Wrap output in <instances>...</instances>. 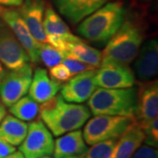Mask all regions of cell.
I'll return each instance as SVG.
<instances>
[{
    "instance_id": "cell-31",
    "label": "cell",
    "mask_w": 158,
    "mask_h": 158,
    "mask_svg": "<svg viewBox=\"0 0 158 158\" xmlns=\"http://www.w3.org/2000/svg\"><path fill=\"white\" fill-rule=\"evenodd\" d=\"M5 158H25L24 157V156H23V154L19 150V151H14L13 153H11L10 155H8L7 156H6Z\"/></svg>"
},
{
    "instance_id": "cell-15",
    "label": "cell",
    "mask_w": 158,
    "mask_h": 158,
    "mask_svg": "<svg viewBox=\"0 0 158 158\" xmlns=\"http://www.w3.org/2000/svg\"><path fill=\"white\" fill-rule=\"evenodd\" d=\"M135 69L138 78L148 82L156 77L158 71V41L156 39L148 40L141 47L137 55Z\"/></svg>"
},
{
    "instance_id": "cell-14",
    "label": "cell",
    "mask_w": 158,
    "mask_h": 158,
    "mask_svg": "<svg viewBox=\"0 0 158 158\" xmlns=\"http://www.w3.org/2000/svg\"><path fill=\"white\" fill-rule=\"evenodd\" d=\"M108 0H54L62 16L72 24L80 23L104 6Z\"/></svg>"
},
{
    "instance_id": "cell-35",
    "label": "cell",
    "mask_w": 158,
    "mask_h": 158,
    "mask_svg": "<svg viewBox=\"0 0 158 158\" xmlns=\"http://www.w3.org/2000/svg\"><path fill=\"white\" fill-rule=\"evenodd\" d=\"M40 158H53V157H51L50 156H42V157H40Z\"/></svg>"
},
{
    "instance_id": "cell-30",
    "label": "cell",
    "mask_w": 158,
    "mask_h": 158,
    "mask_svg": "<svg viewBox=\"0 0 158 158\" xmlns=\"http://www.w3.org/2000/svg\"><path fill=\"white\" fill-rule=\"evenodd\" d=\"M25 0H0V6L6 7H19Z\"/></svg>"
},
{
    "instance_id": "cell-4",
    "label": "cell",
    "mask_w": 158,
    "mask_h": 158,
    "mask_svg": "<svg viewBox=\"0 0 158 158\" xmlns=\"http://www.w3.org/2000/svg\"><path fill=\"white\" fill-rule=\"evenodd\" d=\"M137 90L135 87L126 89L97 88L87 100L88 106L94 115L126 116L134 118Z\"/></svg>"
},
{
    "instance_id": "cell-32",
    "label": "cell",
    "mask_w": 158,
    "mask_h": 158,
    "mask_svg": "<svg viewBox=\"0 0 158 158\" xmlns=\"http://www.w3.org/2000/svg\"><path fill=\"white\" fill-rule=\"evenodd\" d=\"M6 115V106L2 104V103H0V123H1V121L3 120V118H5V116Z\"/></svg>"
},
{
    "instance_id": "cell-10",
    "label": "cell",
    "mask_w": 158,
    "mask_h": 158,
    "mask_svg": "<svg viewBox=\"0 0 158 158\" xmlns=\"http://www.w3.org/2000/svg\"><path fill=\"white\" fill-rule=\"evenodd\" d=\"M158 82L152 80L144 82L137 90L136 107L134 121L140 127L157 118Z\"/></svg>"
},
{
    "instance_id": "cell-20",
    "label": "cell",
    "mask_w": 158,
    "mask_h": 158,
    "mask_svg": "<svg viewBox=\"0 0 158 158\" xmlns=\"http://www.w3.org/2000/svg\"><path fill=\"white\" fill-rule=\"evenodd\" d=\"M67 56L75 58L93 69L98 68L101 65V51L87 45L82 40L76 42H68L65 53V57Z\"/></svg>"
},
{
    "instance_id": "cell-26",
    "label": "cell",
    "mask_w": 158,
    "mask_h": 158,
    "mask_svg": "<svg viewBox=\"0 0 158 158\" xmlns=\"http://www.w3.org/2000/svg\"><path fill=\"white\" fill-rule=\"evenodd\" d=\"M49 75L51 78L58 83H65L73 77L69 69L62 63L50 68Z\"/></svg>"
},
{
    "instance_id": "cell-29",
    "label": "cell",
    "mask_w": 158,
    "mask_h": 158,
    "mask_svg": "<svg viewBox=\"0 0 158 158\" xmlns=\"http://www.w3.org/2000/svg\"><path fill=\"white\" fill-rule=\"evenodd\" d=\"M16 151V148L0 140V158H5L8 155Z\"/></svg>"
},
{
    "instance_id": "cell-6",
    "label": "cell",
    "mask_w": 158,
    "mask_h": 158,
    "mask_svg": "<svg viewBox=\"0 0 158 158\" xmlns=\"http://www.w3.org/2000/svg\"><path fill=\"white\" fill-rule=\"evenodd\" d=\"M33 77L32 66L28 63L17 69L6 70L0 80V99L6 107H10L26 96Z\"/></svg>"
},
{
    "instance_id": "cell-13",
    "label": "cell",
    "mask_w": 158,
    "mask_h": 158,
    "mask_svg": "<svg viewBox=\"0 0 158 158\" xmlns=\"http://www.w3.org/2000/svg\"><path fill=\"white\" fill-rule=\"evenodd\" d=\"M44 7V0H25L18 9L33 37L40 44L46 43V34L43 28Z\"/></svg>"
},
{
    "instance_id": "cell-9",
    "label": "cell",
    "mask_w": 158,
    "mask_h": 158,
    "mask_svg": "<svg viewBox=\"0 0 158 158\" xmlns=\"http://www.w3.org/2000/svg\"><path fill=\"white\" fill-rule=\"evenodd\" d=\"M29 61L27 51L0 18V62L7 69H17L28 63Z\"/></svg>"
},
{
    "instance_id": "cell-28",
    "label": "cell",
    "mask_w": 158,
    "mask_h": 158,
    "mask_svg": "<svg viewBox=\"0 0 158 158\" xmlns=\"http://www.w3.org/2000/svg\"><path fill=\"white\" fill-rule=\"evenodd\" d=\"M131 158H158L157 149L147 144L141 145Z\"/></svg>"
},
{
    "instance_id": "cell-33",
    "label": "cell",
    "mask_w": 158,
    "mask_h": 158,
    "mask_svg": "<svg viewBox=\"0 0 158 158\" xmlns=\"http://www.w3.org/2000/svg\"><path fill=\"white\" fill-rule=\"evenodd\" d=\"M6 69L4 68V66H3V64L0 62V80L2 79V77H4V75L6 73Z\"/></svg>"
},
{
    "instance_id": "cell-8",
    "label": "cell",
    "mask_w": 158,
    "mask_h": 158,
    "mask_svg": "<svg viewBox=\"0 0 158 158\" xmlns=\"http://www.w3.org/2000/svg\"><path fill=\"white\" fill-rule=\"evenodd\" d=\"M0 18L10 27L18 40L27 51L30 61L38 63L40 43L33 37L18 9L0 6Z\"/></svg>"
},
{
    "instance_id": "cell-25",
    "label": "cell",
    "mask_w": 158,
    "mask_h": 158,
    "mask_svg": "<svg viewBox=\"0 0 158 158\" xmlns=\"http://www.w3.org/2000/svg\"><path fill=\"white\" fill-rule=\"evenodd\" d=\"M143 130L145 138L144 142L148 146L157 147L158 144V118H154L146 125L141 127Z\"/></svg>"
},
{
    "instance_id": "cell-7",
    "label": "cell",
    "mask_w": 158,
    "mask_h": 158,
    "mask_svg": "<svg viewBox=\"0 0 158 158\" xmlns=\"http://www.w3.org/2000/svg\"><path fill=\"white\" fill-rule=\"evenodd\" d=\"M55 141L45 124L39 119L28 125L26 138L19 145V151L25 158H40L51 156L54 151Z\"/></svg>"
},
{
    "instance_id": "cell-27",
    "label": "cell",
    "mask_w": 158,
    "mask_h": 158,
    "mask_svg": "<svg viewBox=\"0 0 158 158\" xmlns=\"http://www.w3.org/2000/svg\"><path fill=\"white\" fill-rule=\"evenodd\" d=\"M62 63L64 64L69 69V70L70 71V73L72 74V76H75L77 74L84 72V71H86V70H89V69H94L89 65L85 64L84 62H80V61L75 59V58H72V57H65L62 60Z\"/></svg>"
},
{
    "instance_id": "cell-11",
    "label": "cell",
    "mask_w": 158,
    "mask_h": 158,
    "mask_svg": "<svg viewBox=\"0 0 158 158\" xmlns=\"http://www.w3.org/2000/svg\"><path fill=\"white\" fill-rule=\"evenodd\" d=\"M95 69H89L73 76L61 87V96L69 103L81 104L87 101L95 91Z\"/></svg>"
},
{
    "instance_id": "cell-24",
    "label": "cell",
    "mask_w": 158,
    "mask_h": 158,
    "mask_svg": "<svg viewBox=\"0 0 158 158\" xmlns=\"http://www.w3.org/2000/svg\"><path fill=\"white\" fill-rule=\"evenodd\" d=\"M118 138L99 141L91 145L85 153V158H111Z\"/></svg>"
},
{
    "instance_id": "cell-5",
    "label": "cell",
    "mask_w": 158,
    "mask_h": 158,
    "mask_svg": "<svg viewBox=\"0 0 158 158\" xmlns=\"http://www.w3.org/2000/svg\"><path fill=\"white\" fill-rule=\"evenodd\" d=\"M133 122L134 118L131 117L95 115L85 126L83 136L85 143L93 145L99 141L118 138Z\"/></svg>"
},
{
    "instance_id": "cell-34",
    "label": "cell",
    "mask_w": 158,
    "mask_h": 158,
    "mask_svg": "<svg viewBox=\"0 0 158 158\" xmlns=\"http://www.w3.org/2000/svg\"><path fill=\"white\" fill-rule=\"evenodd\" d=\"M66 158H85V157H84L83 156H69V157H66Z\"/></svg>"
},
{
    "instance_id": "cell-17",
    "label": "cell",
    "mask_w": 158,
    "mask_h": 158,
    "mask_svg": "<svg viewBox=\"0 0 158 158\" xmlns=\"http://www.w3.org/2000/svg\"><path fill=\"white\" fill-rule=\"evenodd\" d=\"M83 132L81 130H74L66 133L62 137L55 141L53 158H66L75 156H84L87 152Z\"/></svg>"
},
{
    "instance_id": "cell-3",
    "label": "cell",
    "mask_w": 158,
    "mask_h": 158,
    "mask_svg": "<svg viewBox=\"0 0 158 158\" xmlns=\"http://www.w3.org/2000/svg\"><path fill=\"white\" fill-rule=\"evenodd\" d=\"M143 40L140 27L130 19H125L118 31L108 40L102 52L100 66H128L137 56Z\"/></svg>"
},
{
    "instance_id": "cell-16",
    "label": "cell",
    "mask_w": 158,
    "mask_h": 158,
    "mask_svg": "<svg viewBox=\"0 0 158 158\" xmlns=\"http://www.w3.org/2000/svg\"><path fill=\"white\" fill-rule=\"evenodd\" d=\"M61 87V83L49 77L46 69L38 68L33 74L28 90L29 97L38 104H42L57 95Z\"/></svg>"
},
{
    "instance_id": "cell-21",
    "label": "cell",
    "mask_w": 158,
    "mask_h": 158,
    "mask_svg": "<svg viewBox=\"0 0 158 158\" xmlns=\"http://www.w3.org/2000/svg\"><path fill=\"white\" fill-rule=\"evenodd\" d=\"M43 28L46 35H56L68 42H76L81 39L73 34L51 6H48L45 10V15L43 18Z\"/></svg>"
},
{
    "instance_id": "cell-23",
    "label": "cell",
    "mask_w": 158,
    "mask_h": 158,
    "mask_svg": "<svg viewBox=\"0 0 158 158\" xmlns=\"http://www.w3.org/2000/svg\"><path fill=\"white\" fill-rule=\"evenodd\" d=\"M39 58L46 67L50 69L62 63L65 54L48 43H42L39 51Z\"/></svg>"
},
{
    "instance_id": "cell-22",
    "label": "cell",
    "mask_w": 158,
    "mask_h": 158,
    "mask_svg": "<svg viewBox=\"0 0 158 158\" xmlns=\"http://www.w3.org/2000/svg\"><path fill=\"white\" fill-rule=\"evenodd\" d=\"M12 116L23 121H32L39 114V104L29 96H24L10 106Z\"/></svg>"
},
{
    "instance_id": "cell-18",
    "label": "cell",
    "mask_w": 158,
    "mask_h": 158,
    "mask_svg": "<svg viewBox=\"0 0 158 158\" xmlns=\"http://www.w3.org/2000/svg\"><path fill=\"white\" fill-rule=\"evenodd\" d=\"M144 138L143 130L134 121L118 138L111 158H131Z\"/></svg>"
},
{
    "instance_id": "cell-1",
    "label": "cell",
    "mask_w": 158,
    "mask_h": 158,
    "mask_svg": "<svg viewBox=\"0 0 158 158\" xmlns=\"http://www.w3.org/2000/svg\"><path fill=\"white\" fill-rule=\"evenodd\" d=\"M40 120L53 135L60 136L80 129L90 118V111L87 106L65 101L61 95H56L40 106Z\"/></svg>"
},
{
    "instance_id": "cell-12",
    "label": "cell",
    "mask_w": 158,
    "mask_h": 158,
    "mask_svg": "<svg viewBox=\"0 0 158 158\" xmlns=\"http://www.w3.org/2000/svg\"><path fill=\"white\" fill-rule=\"evenodd\" d=\"M94 82L99 88L126 89L135 85V77L128 66L105 65L96 70Z\"/></svg>"
},
{
    "instance_id": "cell-19",
    "label": "cell",
    "mask_w": 158,
    "mask_h": 158,
    "mask_svg": "<svg viewBox=\"0 0 158 158\" xmlns=\"http://www.w3.org/2000/svg\"><path fill=\"white\" fill-rule=\"evenodd\" d=\"M28 125L12 115H6L0 123V140L11 146H19L26 138Z\"/></svg>"
},
{
    "instance_id": "cell-2",
    "label": "cell",
    "mask_w": 158,
    "mask_h": 158,
    "mask_svg": "<svg viewBox=\"0 0 158 158\" xmlns=\"http://www.w3.org/2000/svg\"><path fill=\"white\" fill-rule=\"evenodd\" d=\"M126 11L121 2L106 3L83 19L77 32L91 42L106 43L125 21Z\"/></svg>"
}]
</instances>
